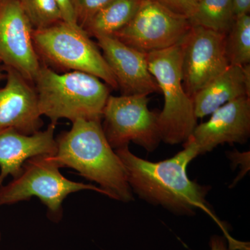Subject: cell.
I'll use <instances>...</instances> for the list:
<instances>
[{"mask_svg": "<svg viewBox=\"0 0 250 250\" xmlns=\"http://www.w3.org/2000/svg\"><path fill=\"white\" fill-rule=\"evenodd\" d=\"M115 151L124 166L133 193L139 198L179 215L192 216L197 209H201L218 224L230 249L241 248L243 242L230 235L226 225L217 218L207 201L210 187L190 180L188 176V166L196 158L190 148L184 147L183 150L170 159L158 162L135 155L129 146Z\"/></svg>", "mask_w": 250, "mask_h": 250, "instance_id": "6da1fadb", "label": "cell"}, {"mask_svg": "<svg viewBox=\"0 0 250 250\" xmlns=\"http://www.w3.org/2000/svg\"><path fill=\"white\" fill-rule=\"evenodd\" d=\"M56 143L54 157L61 168L77 170L113 200L125 203L134 200L124 166L108 143L101 121L76 120Z\"/></svg>", "mask_w": 250, "mask_h": 250, "instance_id": "7a4b0ae2", "label": "cell"}, {"mask_svg": "<svg viewBox=\"0 0 250 250\" xmlns=\"http://www.w3.org/2000/svg\"><path fill=\"white\" fill-rule=\"evenodd\" d=\"M34 82L41 114L52 124L62 118L101 121L109 88L98 77L80 71L58 74L41 66Z\"/></svg>", "mask_w": 250, "mask_h": 250, "instance_id": "3957f363", "label": "cell"}, {"mask_svg": "<svg viewBox=\"0 0 250 250\" xmlns=\"http://www.w3.org/2000/svg\"><path fill=\"white\" fill-rule=\"evenodd\" d=\"M182 57L179 43L146 53L148 68L164 97L158 115L161 141L172 146L185 142L197 125L193 101L182 84Z\"/></svg>", "mask_w": 250, "mask_h": 250, "instance_id": "277c9868", "label": "cell"}, {"mask_svg": "<svg viewBox=\"0 0 250 250\" xmlns=\"http://www.w3.org/2000/svg\"><path fill=\"white\" fill-rule=\"evenodd\" d=\"M52 154H41L24 163L21 174L6 185L0 186V207L11 205L36 197L47 207L48 218L62 220V203L69 195L81 190H93L104 195L93 184L69 180L60 172Z\"/></svg>", "mask_w": 250, "mask_h": 250, "instance_id": "5b68a950", "label": "cell"}, {"mask_svg": "<svg viewBox=\"0 0 250 250\" xmlns=\"http://www.w3.org/2000/svg\"><path fill=\"white\" fill-rule=\"evenodd\" d=\"M35 48L51 62L74 71L90 74L112 88L118 83L107 62L82 27L59 22L33 31Z\"/></svg>", "mask_w": 250, "mask_h": 250, "instance_id": "8992f818", "label": "cell"}, {"mask_svg": "<svg viewBox=\"0 0 250 250\" xmlns=\"http://www.w3.org/2000/svg\"><path fill=\"white\" fill-rule=\"evenodd\" d=\"M146 95H109L103 110V129L113 149L133 142L154 152L161 142L157 112L148 107Z\"/></svg>", "mask_w": 250, "mask_h": 250, "instance_id": "52a82bcc", "label": "cell"}, {"mask_svg": "<svg viewBox=\"0 0 250 250\" xmlns=\"http://www.w3.org/2000/svg\"><path fill=\"white\" fill-rule=\"evenodd\" d=\"M190 27L187 18L174 14L156 0H142L134 18L113 36L148 53L177 45Z\"/></svg>", "mask_w": 250, "mask_h": 250, "instance_id": "ba28073f", "label": "cell"}, {"mask_svg": "<svg viewBox=\"0 0 250 250\" xmlns=\"http://www.w3.org/2000/svg\"><path fill=\"white\" fill-rule=\"evenodd\" d=\"M225 37V34L208 28L191 26L179 42L182 84L190 98L229 66Z\"/></svg>", "mask_w": 250, "mask_h": 250, "instance_id": "9c48e42d", "label": "cell"}, {"mask_svg": "<svg viewBox=\"0 0 250 250\" xmlns=\"http://www.w3.org/2000/svg\"><path fill=\"white\" fill-rule=\"evenodd\" d=\"M33 27L18 0L0 4V62L34 82L41 65L33 41Z\"/></svg>", "mask_w": 250, "mask_h": 250, "instance_id": "30bf717a", "label": "cell"}, {"mask_svg": "<svg viewBox=\"0 0 250 250\" xmlns=\"http://www.w3.org/2000/svg\"><path fill=\"white\" fill-rule=\"evenodd\" d=\"M209 120L197 125L183 147L190 148L196 157L211 152L220 145L243 144L250 136V97L225 104L212 113Z\"/></svg>", "mask_w": 250, "mask_h": 250, "instance_id": "8fae6325", "label": "cell"}, {"mask_svg": "<svg viewBox=\"0 0 250 250\" xmlns=\"http://www.w3.org/2000/svg\"><path fill=\"white\" fill-rule=\"evenodd\" d=\"M98 46L124 95H146L160 91L148 68L146 53L113 36L96 37Z\"/></svg>", "mask_w": 250, "mask_h": 250, "instance_id": "7c38bea8", "label": "cell"}, {"mask_svg": "<svg viewBox=\"0 0 250 250\" xmlns=\"http://www.w3.org/2000/svg\"><path fill=\"white\" fill-rule=\"evenodd\" d=\"M6 67L7 81L0 88V129L13 128L22 134H35L42 125L37 93L19 72Z\"/></svg>", "mask_w": 250, "mask_h": 250, "instance_id": "4fadbf2b", "label": "cell"}, {"mask_svg": "<svg viewBox=\"0 0 250 250\" xmlns=\"http://www.w3.org/2000/svg\"><path fill=\"white\" fill-rule=\"evenodd\" d=\"M55 126L50 123L45 131L31 135L22 134L13 128L0 129V186L8 176L17 177L24 163L30 158L56 154Z\"/></svg>", "mask_w": 250, "mask_h": 250, "instance_id": "5bb4252c", "label": "cell"}, {"mask_svg": "<svg viewBox=\"0 0 250 250\" xmlns=\"http://www.w3.org/2000/svg\"><path fill=\"white\" fill-rule=\"evenodd\" d=\"M245 96L250 97V64L229 65L192 97L195 116L204 118L225 104Z\"/></svg>", "mask_w": 250, "mask_h": 250, "instance_id": "9a60e30c", "label": "cell"}, {"mask_svg": "<svg viewBox=\"0 0 250 250\" xmlns=\"http://www.w3.org/2000/svg\"><path fill=\"white\" fill-rule=\"evenodd\" d=\"M142 0H113L87 22L83 29L95 38L113 36L134 18Z\"/></svg>", "mask_w": 250, "mask_h": 250, "instance_id": "2e32d148", "label": "cell"}, {"mask_svg": "<svg viewBox=\"0 0 250 250\" xmlns=\"http://www.w3.org/2000/svg\"><path fill=\"white\" fill-rule=\"evenodd\" d=\"M234 18L233 0H201L188 21L191 26H201L226 35Z\"/></svg>", "mask_w": 250, "mask_h": 250, "instance_id": "e0dca14e", "label": "cell"}, {"mask_svg": "<svg viewBox=\"0 0 250 250\" xmlns=\"http://www.w3.org/2000/svg\"><path fill=\"white\" fill-rule=\"evenodd\" d=\"M225 51L229 65L245 66L250 62V16H236L225 37Z\"/></svg>", "mask_w": 250, "mask_h": 250, "instance_id": "ac0fdd59", "label": "cell"}, {"mask_svg": "<svg viewBox=\"0 0 250 250\" xmlns=\"http://www.w3.org/2000/svg\"><path fill=\"white\" fill-rule=\"evenodd\" d=\"M31 25L44 29L62 22V16L55 0H18Z\"/></svg>", "mask_w": 250, "mask_h": 250, "instance_id": "d6986e66", "label": "cell"}, {"mask_svg": "<svg viewBox=\"0 0 250 250\" xmlns=\"http://www.w3.org/2000/svg\"><path fill=\"white\" fill-rule=\"evenodd\" d=\"M113 0H74L77 22L83 28L87 22Z\"/></svg>", "mask_w": 250, "mask_h": 250, "instance_id": "ffe728a7", "label": "cell"}, {"mask_svg": "<svg viewBox=\"0 0 250 250\" xmlns=\"http://www.w3.org/2000/svg\"><path fill=\"white\" fill-rule=\"evenodd\" d=\"M174 14L188 19L193 14L201 0H156Z\"/></svg>", "mask_w": 250, "mask_h": 250, "instance_id": "44dd1931", "label": "cell"}, {"mask_svg": "<svg viewBox=\"0 0 250 250\" xmlns=\"http://www.w3.org/2000/svg\"><path fill=\"white\" fill-rule=\"evenodd\" d=\"M58 4L62 22L67 23L74 27H81L77 22L74 0H55Z\"/></svg>", "mask_w": 250, "mask_h": 250, "instance_id": "7402d4cb", "label": "cell"}, {"mask_svg": "<svg viewBox=\"0 0 250 250\" xmlns=\"http://www.w3.org/2000/svg\"><path fill=\"white\" fill-rule=\"evenodd\" d=\"M210 250H231L229 248L228 240L224 236L213 235L209 241Z\"/></svg>", "mask_w": 250, "mask_h": 250, "instance_id": "603a6c76", "label": "cell"}, {"mask_svg": "<svg viewBox=\"0 0 250 250\" xmlns=\"http://www.w3.org/2000/svg\"><path fill=\"white\" fill-rule=\"evenodd\" d=\"M250 0H233V13L234 16L249 14Z\"/></svg>", "mask_w": 250, "mask_h": 250, "instance_id": "cb8c5ba5", "label": "cell"}, {"mask_svg": "<svg viewBox=\"0 0 250 250\" xmlns=\"http://www.w3.org/2000/svg\"><path fill=\"white\" fill-rule=\"evenodd\" d=\"M5 75L3 74L2 71H1V68H0V80H3L4 78Z\"/></svg>", "mask_w": 250, "mask_h": 250, "instance_id": "d4e9b609", "label": "cell"}, {"mask_svg": "<svg viewBox=\"0 0 250 250\" xmlns=\"http://www.w3.org/2000/svg\"><path fill=\"white\" fill-rule=\"evenodd\" d=\"M1 231H0V243H1Z\"/></svg>", "mask_w": 250, "mask_h": 250, "instance_id": "484cf974", "label": "cell"}, {"mask_svg": "<svg viewBox=\"0 0 250 250\" xmlns=\"http://www.w3.org/2000/svg\"><path fill=\"white\" fill-rule=\"evenodd\" d=\"M1 0H0V4H1Z\"/></svg>", "mask_w": 250, "mask_h": 250, "instance_id": "4316f807", "label": "cell"}]
</instances>
